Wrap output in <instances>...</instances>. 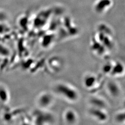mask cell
Listing matches in <instances>:
<instances>
[{"mask_svg": "<svg viewBox=\"0 0 125 125\" xmlns=\"http://www.w3.org/2000/svg\"><path fill=\"white\" fill-rule=\"evenodd\" d=\"M56 90L62 97L71 102H77L79 98L78 90L72 85L62 83L58 85Z\"/></svg>", "mask_w": 125, "mask_h": 125, "instance_id": "1", "label": "cell"}, {"mask_svg": "<svg viewBox=\"0 0 125 125\" xmlns=\"http://www.w3.org/2000/svg\"><path fill=\"white\" fill-rule=\"evenodd\" d=\"M93 107L90 110V115L99 121L103 122L106 121L107 119V114L104 108Z\"/></svg>", "mask_w": 125, "mask_h": 125, "instance_id": "2", "label": "cell"}, {"mask_svg": "<svg viewBox=\"0 0 125 125\" xmlns=\"http://www.w3.org/2000/svg\"><path fill=\"white\" fill-rule=\"evenodd\" d=\"M125 71V66L123 63L120 62H114L110 74L115 76H120L124 74Z\"/></svg>", "mask_w": 125, "mask_h": 125, "instance_id": "3", "label": "cell"}, {"mask_svg": "<svg viewBox=\"0 0 125 125\" xmlns=\"http://www.w3.org/2000/svg\"><path fill=\"white\" fill-rule=\"evenodd\" d=\"M98 80V78L96 76L94 75L93 74H89L85 76L84 79V84L85 87L87 89H92V88L95 87L96 85Z\"/></svg>", "mask_w": 125, "mask_h": 125, "instance_id": "4", "label": "cell"}, {"mask_svg": "<svg viewBox=\"0 0 125 125\" xmlns=\"http://www.w3.org/2000/svg\"><path fill=\"white\" fill-rule=\"evenodd\" d=\"M64 118L68 123L73 124L77 121L78 116L75 111L72 109H68L64 114Z\"/></svg>", "mask_w": 125, "mask_h": 125, "instance_id": "5", "label": "cell"}, {"mask_svg": "<svg viewBox=\"0 0 125 125\" xmlns=\"http://www.w3.org/2000/svg\"><path fill=\"white\" fill-rule=\"evenodd\" d=\"M107 89L113 96H117L120 93V89L118 86L114 83H109L107 85Z\"/></svg>", "mask_w": 125, "mask_h": 125, "instance_id": "6", "label": "cell"}]
</instances>
